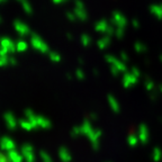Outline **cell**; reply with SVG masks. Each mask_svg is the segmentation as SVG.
I'll list each match as a JSON object with an SVG mask.
<instances>
[{
    "mask_svg": "<svg viewBox=\"0 0 162 162\" xmlns=\"http://www.w3.org/2000/svg\"><path fill=\"white\" fill-rule=\"evenodd\" d=\"M2 22V18H1V16H0V23Z\"/></svg>",
    "mask_w": 162,
    "mask_h": 162,
    "instance_id": "obj_36",
    "label": "cell"
},
{
    "mask_svg": "<svg viewBox=\"0 0 162 162\" xmlns=\"http://www.w3.org/2000/svg\"><path fill=\"white\" fill-rule=\"evenodd\" d=\"M109 44H111V38H109V36H108V35L101 37V38H100V40L97 42V46H98L100 50H105L106 48H108V46H109Z\"/></svg>",
    "mask_w": 162,
    "mask_h": 162,
    "instance_id": "obj_17",
    "label": "cell"
},
{
    "mask_svg": "<svg viewBox=\"0 0 162 162\" xmlns=\"http://www.w3.org/2000/svg\"><path fill=\"white\" fill-rule=\"evenodd\" d=\"M4 119L6 123V126L11 131H15L19 125V121H17V118L15 117V115L12 113H6L4 115Z\"/></svg>",
    "mask_w": 162,
    "mask_h": 162,
    "instance_id": "obj_6",
    "label": "cell"
},
{
    "mask_svg": "<svg viewBox=\"0 0 162 162\" xmlns=\"http://www.w3.org/2000/svg\"><path fill=\"white\" fill-rule=\"evenodd\" d=\"M0 162H10V161H9V158H8L7 154L0 152Z\"/></svg>",
    "mask_w": 162,
    "mask_h": 162,
    "instance_id": "obj_30",
    "label": "cell"
},
{
    "mask_svg": "<svg viewBox=\"0 0 162 162\" xmlns=\"http://www.w3.org/2000/svg\"><path fill=\"white\" fill-rule=\"evenodd\" d=\"M76 77H77L78 80H85L86 78V74H85V71L81 70V69H77V71H76Z\"/></svg>",
    "mask_w": 162,
    "mask_h": 162,
    "instance_id": "obj_26",
    "label": "cell"
},
{
    "mask_svg": "<svg viewBox=\"0 0 162 162\" xmlns=\"http://www.w3.org/2000/svg\"><path fill=\"white\" fill-rule=\"evenodd\" d=\"M0 46L6 48L10 54H14V53L17 52L16 51V43H14V40H11L8 37H2L0 40Z\"/></svg>",
    "mask_w": 162,
    "mask_h": 162,
    "instance_id": "obj_8",
    "label": "cell"
},
{
    "mask_svg": "<svg viewBox=\"0 0 162 162\" xmlns=\"http://www.w3.org/2000/svg\"><path fill=\"white\" fill-rule=\"evenodd\" d=\"M95 30H96V32L106 33L108 36H111V35L114 34V28H113V27H111V26L107 23V20H105V19H101V20H99V22L96 23V25H95Z\"/></svg>",
    "mask_w": 162,
    "mask_h": 162,
    "instance_id": "obj_4",
    "label": "cell"
},
{
    "mask_svg": "<svg viewBox=\"0 0 162 162\" xmlns=\"http://www.w3.org/2000/svg\"><path fill=\"white\" fill-rule=\"evenodd\" d=\"M134 76L135 74H133V76L129 73L124 74V77H123V85H124V87L129 88V87H131V86L136 82V78L134 77Z\"/></svg>",
    "mask_w": 162,
    "mask_h": 162,
    "instance_id": "obj_14",
    "label": "cell"
},
{
    "mask_svg": "<svg viewBox=\"0 0 162 162\" xmlns=\"http://www.w3.org/2000/svg\"><path fill=\"white\" fill-rule=\"evenodd\" d=\"M96 121L97 119V115L96 114H90V116H89V121Z\"/></svg>",
    "mask_w": 162,
    "mask_h": 162,
    "instance_id": "obj_32",
    "label": "cell"
},
{
    "mask_svg": "<svg viewBox=\"0 0 162 162\" xmlns=\"http://www.w3.org/2000/svg\"><path fill=\"white\" fill-rule=\"evenodd\" d=\"M36 119H37V126H38V127H40V129H51L52 123H51V121L48 119L46 117H43V116H37Z\"/></svg>",
    "mask_w": 162,
    "mask_h": 162,
    "instance_id": "obj_12",
    "label": "cell"
},
{
    "mask_svg": "<svg viewBox=\"0 0 162 162\" xmlns=\"http://www.w3.org/2000/svg\"><path fill=\"white\" fill-rule=\"evenodd\" d=\"M80 40L85 48H88L89 45L91 44V37L89 36V35H87V34H83V35L81 36Z\"/></svg>",
    "mask_w": 162,
    "mask_h": 162,
    "instance_id": "obj_21",
    "label": "cell"
},
{
    "mask_svg": "<svg viewBox=\"0 0 162 162\" xmlns=\"http://www.w3.org/2000/svg\"><path fill=\"white\" fill-rule=\"evenodd\" d=\"M7 65H9V56L0 55V66L4 68V66Z\"/></svg>",
    "mask_w": 162,
    "mask_h": 162,
    "instance_id": "obj_25",
    "label": "cell"
},
{
    "mask_svg": "<svg viewBox=\"0 0 162 162\" xmlns=\"http://www.w3.org/2000/svg\"><path fill=\"white\" fill-rule=\"evenodd\" d=\"M22 6L24 8V11H25L26 14H32V6H30V1L28 0H23L22 1Z\"/></svg>",
    "mask_w": 162,
    "mask_h": 162,
    "instance_id": "obj_23",
    "label": "cell"
},
{
    "mask_svg": "<svg viewBox=\"0 0 162 162\" xmlns=\"http://www.w3.org/2000/svg\"><path fill=\"white\" fill-rule=\"evenodd\" d=\"M105 60H106L107 62L109 63L111 66H115L116 69H117L119 72H124L126 70V65L124 63H122L121 61H118L115 56L113 55H106L105 56Z\"/></svg>",
    "mask_w": 162,
    "mask_h": 162,
    "instance_id": "obj_9",
    "label": "cell"
},
{
    "mask_svg": "<svg viewBox=\"0 0 162 162\" xmlns=\"http://www.w3.org/2000/svg\"><path fill=\"white\" fill-rule=\"evenodd\" d=\"M136 137L134 136V135H131V136L129 137V145H132V146H134V145H136Z\"/></svg>",
    "mask_w": 162,
    "mask_h": 162,
    "instance_id": "obj_31",
    "label": "cell"
},
{
    "mask_svg": "<svg viewBox=\"0 0 162 162\" xmlns=\"http://www.w3.org/2000/svg\"><path fill=\"white\" fill-rule=\"evenodd\" d=\"M107 99H108V104L111 105V109H113L115 113H118V111H119V104H118L117 99H116L114 96H111V95H108Z\"/></svg>",
    "mask_w": 162,
    "mask_h": 162,
    "instance_id": "obj_18",
    "label": "cell"
},
{
    "mask_svg": "<svg viewBox=\"0 0 162 162\" xmlns=\"http://www.w3.org/2000/svg\"><path fill=\"white\" fill-rule=\"evenodd\" d=\"M0 149L2 151H11V150H15L16 149V143L15 141L12 140L9 136H1L0 137Z\"/></svg>",
    "mask_w": 162,
    "mask_h": 162,
    "instance_id": "obj_5",
    "label": "cell"
},
{
    "mask_svg": "<svg viewBox=\"0 0 162 162\" xmlns=\"http://www.w3.org/2000/svg\"><path fill=\"white\" fill-rule=\"evenodd\" d=\"M48 58H50V60H51L53 63H60L61 62V60H62L61 55H60L59 53H56V52H50V53H48Z\"/></svg>",
    "mask_w": 162,
    "mask_h": 162,
    "instance_id": "obj_20",
    "label": "cell"
},
{
    "mask_svg": "<svg viewBox=\"0 0 162 162\" xmlns=\"http://www.w3.org/2000/svg\"><path fill=\"white\" fill-rule=\"evenodd\" d=\"M2 1H5V0H0V2H2Z\"/></svg>",
    "mask_w": 162,
    "mask_h": 162,
    "instance_id": "obj_37",
    "label": "cell"
},
{
    "mask_svg": "<svg viewBox=\"0 0 162 162\" xmlns=\"http://www.w3.org/2000/svg\"><path fill=\"white\" fill-rule=\"evenodd\" d=\"M30 45L33 46L34 50L38 51L40 53H42V54L50 53V48H48V45L46 44L38 35L33 34V35L30 36Z\"/></svg>",
    "mask_w": 162,
    "mask_h": 162,
    "instance_id": "obj_1",
    "label": "cell"
},
{
    "mask_svg": "<svg viewBox=\"0 0 162 162\" xmlns=\"http://www.w3.org/2000/svg\"><path fill=\"white\" fill-rule=\"evenodd\" d=\"M140 137L141 140L143 141V142H145L146 141V137H147V133H146V129L144 127V126H142L140 129Z\"/></svg>",
    "mask_w": 162,
    "mask_h": 162,
    "instance_id": "obj_27",
    "label": "cell"
},
{
    "mask_svg": "<svg viewBox=\"0 0 162 162\" xmlns=\"http://www.w3.org/2000/svg\"><path fill=\"white\" fill-rule=\"evenodd\" d=\"M74 14L77 16L78 19H80L82 22L87 20L88 18V14H87V10L85 8V5L81 0H76V4H74Z\"/></svg>",
    "mask_w": 162,
    "mask_h": 162,
    "instance_id": "obj_3",
    "label": "cell"
},
{
    "mask_svg": "<svg viewBox=\"0 0 162 162\" xmlns=\"http://www.w3.org/2000/svg\"><path fill=\"white\" fill-rule=\"evenodd\" d=\"M66 36H68V38H69V40H72V38H73V36H72V35H71L70 33L66 34Z\"/></svg>",
    "mask_w": 162,
    "mask_h": 162,
    "instance_id": "obj_34",
    "label": "cell"
},
{
    "mask_svg": "<svg viewBox=\"0 0 162 162\" xmlns=\"http://www.w3.org/2000/svg\"><path fill=\"white\" fill-rule=\"evenodd\" d=\"M93 74H95V76H98V70H97V69H93Z\"/></svg>",
    "mask_w": 162,
    "mask_h": 162,
    "instance_id": "obj_35",
    "label": "cell"
},
{
    "mask_svg": "<svg viewBox=\"0 0 162 162\" xmlns=\"http://www.w3.org/2000/svg\"><path fill=\"white\" fill-rule=\"evenodd\" d=\"M19 127L23 129L24 131H33L35 127L33 126V124L30 123V121H28L27 118H23V119H19Z\"/></svg>",
    "mask_w": 162,
    "mask_h": 162,
    "instance_id": "obj_15",
    "label": "cell"
},
{
    "mask_svg": "<svg viewBox=\"0 0 162 162\" xmlns=\"http://www.w3.org/2000/svg\"><path fill=\"white\" fill-rule=\"evenodd\" d=\"M80 135H82L80 126H74L73 129H71V136H72V137H78V136H80Z\"/></svg>",
    "mask_w": 162,
    "mask_h": 162,
    "instance_id": "obj_24",
    "label": "cell"
},
{
    "mask_svg": "<svg viewBox=\"0 0 162 162\" xmlns=\"http://www.w3.org/2000/svg\"><path fill=\"white\" fill-rule=\"evenodd\" d=\"M20 153L24 157V160L26 162H36V157L34 153V147L32 144L26 143L20 147Z\"/></svg>",
    "mask_w": 162,
    "mask_h": 162,
    "instance_id": "obj_2",
    "label": "cell"
},
{
    "mask_svg": "<svg viewBox=\"0 0 162 162\" xmlns=\"http://www.w3.org/2000/svg\"><path fill=\"white\" fill-rule=\"evenodd\" d=\"M18 64V61H17V59H16L14 55H9V65L11 66H15Z\"/></svg>",
    "mask_w": 162,
    "mask_h": 162,
    "instance_id": "obj_28",
    "label": "cell"
},
{
    "mask_svg": "<svg viewBox=\"0 0 162 162\" xmlns=\"http://www.w3.org/2000/svg\"><path fill=\"white\" fill-rule=\"evenodd\" d=\"M18 1H23V0H18Z\"/></svg>",
    "mask_w": 162,
    "mask_h": 162,
    "instance_id": "obj_38",
    "label": "cell"
},
{
    "mask_svg": "<svg viewBox=\"0 0 162 162\" xmlns=\"http://www.w3.org/2000/svg\"><path fill=\"white\" fill-rule=\"evenodd\" d=\"M7 155L9 158L10 162H24V157L20 152H18L17 150H11V151L7 152Z\"/></svg>",
    "mask_w": 162,
    "mask_h": 162,
    "instance_id": "obj_11",
    "label": "cell"
},
{
    "mask_svg": "<svg viewBox=\"0 0 162 162\" xmlns=\"http://www.w3.org/2000/svg\"><path fill=\"white\" fill-rule=\"evenodd\" d=\"M80 129H81V133H82V135L87 136L89 133L93 129V127H92V125H91V122L89 121V119H85L83 123L80 125Z\"/></svg>",
    "mask_w": 162,
    "mask_h": 162,
    "instance_id": "obj_13",
    "label": "cell"
},
{
    "mask_svg": "<svg viewBox=\"0 0 162 162\" xmlns=\"http://www.w3.org/2000/svg\"><path fill=\"white\" fill-rule=\"evenodd\" d=\"M59 158L61 162H71L72 161V154L71 152L64 146H61L59 149Z\"/></svg>",
    "mask_w": 162,
    "mask_h": 162,
    "instance_id": "obj_10",
    "label": "cell"
},
{
    "mask_svg": "<svg viewBox=\"0 0 162 162\" xmlns=\"http://www.w3.org/2000/svg\"><path fill=\"white\" fill-rule=\"evenodd\" d=\"M28 48V45L26 43L25 40H18L17 43H16V51L19 52V53H23V52H25L26 50Z\"/></svg>",
    "mask_w": 162,
    "mask_h": 162,
    "instance_id": "obj_19",
    "label": "cell"
},
{
    "mask_svg": "<svg viewBox=\"0 0 162 162\" xmlns=\"http://www.w3.org/2000/svg\"><path fill=\"white\" fill-rule=\"evenodd\" d=\"M66 17H68L69 20H72V22H74L76 18H77L76 14H74V12H71V11H68V12H66Z\"/></svg>",
    "mask_w": 162,
    "mask_h": 162,
    "instance_id": "obj_29",
    "label": "cell"
},
{
    "mask_svg": "<svg viewBox=\"0 0 162 162\" xmlns=\"http://www.w3.org/2000/svg\"><path fill=\"white\" fill-rule=\"evenodd\" d=\"M113 22H114V24L117 27H121V28H123V26L125 25V19H124V17L119 12H114V15H113Z\"/></svg>",
    "mask_w": 162,
    "mask_h": 162,
    "instance_id": "obj_16",
    "label": "cell"
},
{
    "mask_svg": "<svg viewBox=\"0 0 162 162\" xmlns=\"http://www.w3.org/2000/svg\"><path fill=\"white\" fill-rule=\"evenodd\" d=\"M14 27H15V30L18 33V35H20L22 37H26L30 35V27L24 24L23 22L20 20H15L14 22Z\"/></svg>",
    "mask_w": 162,
    "mask_h": 162,
    "instance_id": "obj_7",
    "label": "cell"
},
{
    "mask_svg": "<svg viewBox=\"0 0 162 162\" xmlns=\"http://www.w3.org/2000/svg\"><path fill=\"white\" fill-rule=\"evenodd\" d=\"M52 1H53L54 4H61V2H63L64 0H52Z\"/></svg>",
    "mask_w": 162,
    "mask_h": 162,
    "instance_id": "obj_33",
    "label": "cell"
},
{
    "mask_svg": "<svg viewBox=\"0 0 162 162\" xmlns=\"http://www.w3.org/2000/svg\"><path fill=\"white\" fill-rule=\"evenodd\" d=\"M40 160H42V162H53V161H52L51 155L48 154V152H45V151H40Z\"/></svg>",
    "mask_w": 162,
    "mask_h": 162,
    "instance_id": "obj_22",
    "label": "cell"
}]
</instances>
